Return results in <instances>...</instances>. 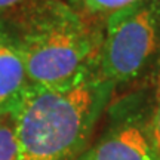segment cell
Wrapping results in <instances>:
<instances>
[{"instance_id": "obj_3", "label": "cell", "mask_w": 160, "mask_h": 160, "mask_svg": "<svg viewBox=\"0 0 160 160\" xmlns=\"http://www.w3.org/2000/svg\"><path fill=\"white\" fill-rule=\"evenodd\" d=\"M160 61V0H135L104 22L97 73L116 86L142 80Z\"/></svg>"}, {"instance_id": "obj_7", "label": "cell", "mask_w": 160, "mask_h": 160, "mask_svg": "<svg viewBox=\"0 0 160 160\" xmlns=\"http://www.w3.org/2000/svg\"><path fill=\"white\" fill-rule=\"evenodd\" d=\"M0 160H18V141L13 114L0 116Z\"/></svg>"}, {"instance_id": "obj_2", "label": "cell", "mask_w": 160, "mask_h": 160, "mask_svg": "<svg viewBox=\"0 0 160 160\" xmlns=\"http://www.w3.org/2000/svg\"><path fill=\"white\" fill-rule=\"evenodd\" d=\"M3 17L31 85L62 86L97 73L104 22L82 17L65 0H30Z\"/></svg>"}, {"instance_id": "obj_4", "label": "cell", "mask_w": 160, "mask_h": 160, "mask_svg": "<svg viewBox=\"0 0 160 160\" xmlns=\"http://www.w3.org/2000/svg\"><path fill=\"white\" fill-rule=\"evenodd\" d=\"M156 92L138 88L113 98L102 128L76 160H157L153 137Z\"/></svg>"}, {"instance_id": "obj_1", "label": "cell", "mask_w": 160, "mask_h": 160, "mask_svg": "<svg viewBox=\"0 0 160 160\" xmlns=\"http://www.w3.org/2000/svg\"><path fill=\"white\" fill-rule=\"evenodd\" d=\"M116 91L98 73L62 86L31 85L13 114L18 160H76L93 138Z\"/></svg>"}, {"instance_id": "obj_6", "label": "cell", "mask_w": 160, "mask_h": 160, "mask_svg": "<svg viewBox=\"0 0 160 160\" xmlns=\"http://www.w3.org/2000/svg\"><path fill=\"white\" fill-rule=\"evenodd\" d=\"M82 17L105 22V19L114 12L133 3L135 0H65Z\"/></svg>"}, {"instance_id": "obj_5", "label": "cell", "mask_w": 160, "mask_h": 160, "mask_svg": "<svg viewBox=\"0 0 160 160\" xmlns=\"http://www.w3.org/2000/svg\"><path fill=\"white\" fill-rule=\"evenodd\" d=\"M31 86L15 37L0 17V116L15 114Z\"/></svg>"}, {"instance_id": "obj_8", "label": "cell", "mask_w": 160, "mask_h": 160, "mask_svg": "<svg viewBox=\"0 0 160 160\" xmlns=\"http://www.w3.org/2000/svg\"><path fill=\"white\" fill-rule=\"evenodd\" d=\"M153 137H154V148L157 160H160V88L156 93L154 111H153Z\"/></svg>"}, {"instance_id": "obj_9", "label": "cell", "mask_w": 160, "mask_h": 160, "mask_svg": "<svg viewBox=\"0 0 160 160\" xmlns=\"http://www.w3.org/2000/svg\"><path fill=\"white\" fill-rule=\"evenodd\" d=\"M27 2H30V0H0V17L11 12L12 9H15L18 6L27 3Z\"/></svg>"}]
</instances>
